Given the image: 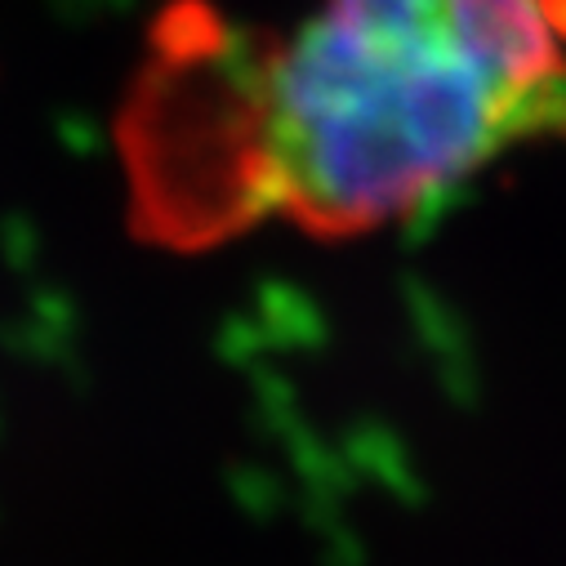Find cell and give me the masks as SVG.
<instances>
[{"label": "cell", "instance_id": "6da1fadb", "mask_svg": "<svg viewBox=\"0 0 566 566\" xmlns=\"http://www.w3.org/2000/svg\"><path fill=\"white\" fill-rule=\"evenodd\" d=\"M134 120L138 192L179 232H375L566 134V0H322L281 41L179 28Z\"/></svg>", "mask_w": 566, "mask_h": 566}]
</instances>
